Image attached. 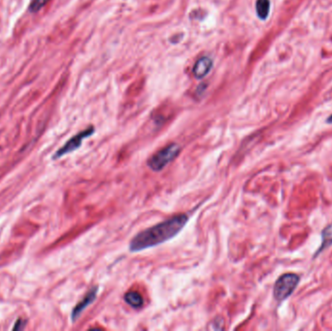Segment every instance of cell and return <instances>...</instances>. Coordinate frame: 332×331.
Instances as JSON below:
<instances>
[{
    "mask_svg": "<svg viewBox=\"0 0 332 331\" xmlns=\"http://www.w3.org/2000/svg\"><path fill=\"white\" fill-rule=\"evenodd\" d=\"M97 292H98V287H93L89 291H87L83 300H81V302L77 304L76 307L74 308L72 312V321H76L80 317V315L83 313V310L95 300L97 296Z\"/></svg>",
    "mask_w": 332,
    "mask_h": 331,
    "instance_id": "obj_6",
    "label": "cell"
},
{
    "mask_svg": "<svg viewBox=\"0 0 332 331\" xmlns=\"http://www.w3.org/2000/svg\"><path fill=\"white\" fill-rule=\"evenodd\" d=\"M125 302L131 306L132 308H141L144 304V300L142 295L137 291H128L124 295Z\"/></svg>",
    "mask_w": 332,
    "mask_h": 331,
    "instance_id": "obj_7",
    "label": "cell"
},
{
    "mask_svg": "<svg viewBox=\"0 0 332 331\" xmlns=\"http://www.w3.org/2000/svg\"><path fill=\"white\" fill-rule=\"evenodd\" d=\"M94 131H95L94 127L93 126H89V127L85 128L83 131L79 132L78 134H76L75 136H73L71 139H69L64 144L63 147H62L60 150L57 151L56 155L54 156V159L57 160V159L62 158L65 155H68V154L78 150L82 146L83 140L86 139L87 137L91 136L94 133Z\"/></svg>",
    "mask_w": 332,
    "mask_h": 331,
    "instance_id": "obj_4",
    "label": "cell"
},
{
    "mask_svg": "<svg viewBox=\"0 0 332 331\" xmlns=\"http://www.w3.org/2000/svg\"><path fill=\"white\" fill-rule=\"evenodd\" d=\"M180 150L181 149L177 144H170L154 154L149 159L147 165L153 171H162L179 156Z\"/></svg>",
    "mask_w": 332,
    "mask_h": 331,
    "instance_id": "obj_2",
    "label": "cell"
},
{
    "mask_svg": "<svg viewBox=\"0 0 332 331\" xmlns=\"http://www.w3.org/2000/svg\"><path fill=\"white\" fill-rule=\"evenodd\" d=\"M299 283L297 275L288 273L281 276L274 286V296L278 301H283L288 298L295 290Z\"/></svg>",
    "mask_w": 332,
    "mask_h": 331,
    "instance_id": "obj_3",
    "label": "cell"
},
{
    "mask_svg": "<svg viewBox=\"0 0 332 331\" xmlns=\"http://www.w3.org/2000/svg\"><path fill=\"white\" fill-rule=\"evenodd\" d=\"M255 9L257 17L260 20L265 21L270 13V0H256Z\"/></svg>",
    "mask_w": 332,
    "mask_h": 331,
    "instance_id": "obj_8",
    "label": "cell"
},
{
    "mask_svg": "<svg viewBox=\"0 0 332 331\" xmlns=\"http://www.w3.org/2000/svg\"><path fill=\"white\" fill-rule=\"evenodd\" d=\"M25 321L23 320H19L17 323H16V326L14 327V331H21L24 329L25 327Z\"/></svg>",
    "mask_w": 332,
    "mask_h": 331,
    "instance_id": "obj_11",
    "label": "cell"
},
{
    "mask_svg": "<svg viewBox=\"0 0 332 331\" xmlns=\"http://www.w3.org/2000/svg\"><path fill=\"white\" fill-rule=\"evenodd\" d=\"M328 123H329V124H332V115L329 119H328Z\"/></svg>",
    "mask_w": 332,
    "mask_h": 331,
    "instance_id": "obj_12",
    "label": "cell"
},
{
    "mask_svg": "<svg viewBox=\"0 0 332 331\" xmlns=\"http://www.w3.org/2000/svg\"><path fill=\"white\" fill-rule=\"evenodd\" d=\"M213 67V61L209 57H201L198 59L193 66L192 73L196 79H203L206 77Z\"/></svg>",
    "mask_w": 332,
    "mask_h": 331,
    "instance_id": "obj_5",
    "label": "cell"
},
{
    "mask_svg": "<svg viewBox=\"0 0 332 331\" xmlns=\"http://www.w3.org/2000/svg\"><path fill=\"white\" fill-rule=\"evenodd\" d=\"M50 0H32L29 5V11L30 12H37L39 11L43 6H45Z\"/></svg>",
    "mask_w": 332,
    "mask_h": 331,
    "instance_id": "obj_10",
    "label": "cell"
},
{
    "mask_svg": "<svg viewBox=\"0 0 332 331\" xmlns=\"http://www.w3.org/2000/svg\"><path fill=\"white\" fill-rule=\"evenodd\" d=\"M187 221L188 217L186 214H180L155 225L136 234L129 243V249L137 252L164 244L178 235Z\"/></svg>",
    "mask_w": 332,
    "mask_h": 331,
    "instance_id": "obj_1",
    "label": "cell"
},
{
    "mask_svg": "<svg viewBox=\"0 0 332 331\" xmlns=\"http://www.w3.org/2000/svg\"><path fill=\"white\" fill-rule=\"evenodd\" d=\"M331 244H332V225L329 226L328 228H326L323 231V247H329Z\"/></svg>",
    "mask_w": 332,
    "mask_h": 331,
    "instance_id": "obj_9",
    "label": "cell"
}]
</instances>
